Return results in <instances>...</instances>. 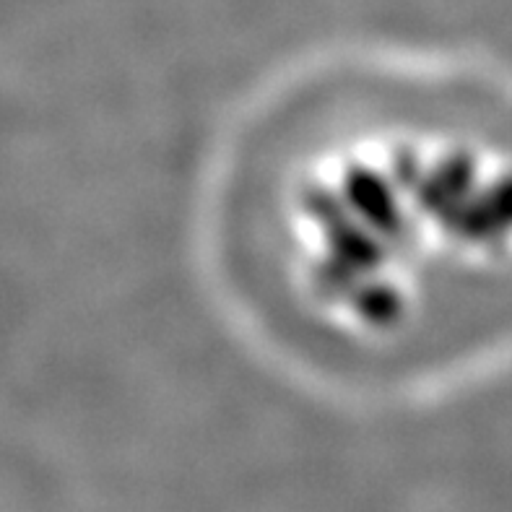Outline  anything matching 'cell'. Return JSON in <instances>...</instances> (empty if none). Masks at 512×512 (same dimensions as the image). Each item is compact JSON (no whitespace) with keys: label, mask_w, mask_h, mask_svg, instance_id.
Instances as JSON below:
<instances>
[{"label":"cell","mask_w":512,"mask_h":512,"mask_svg":"<svg viewBox=\"0 0 512 512\" xmlns=\"http://www.w3.org/2000/svg\"><path fill=\"white\" fill-rule=\"evenodd\" d=\"M263 208L276 286L331 349L424 357L512 289V136L429 97L315 117Z\"/></svg>","instance_id":"6da1fadb"}]
</instances>
